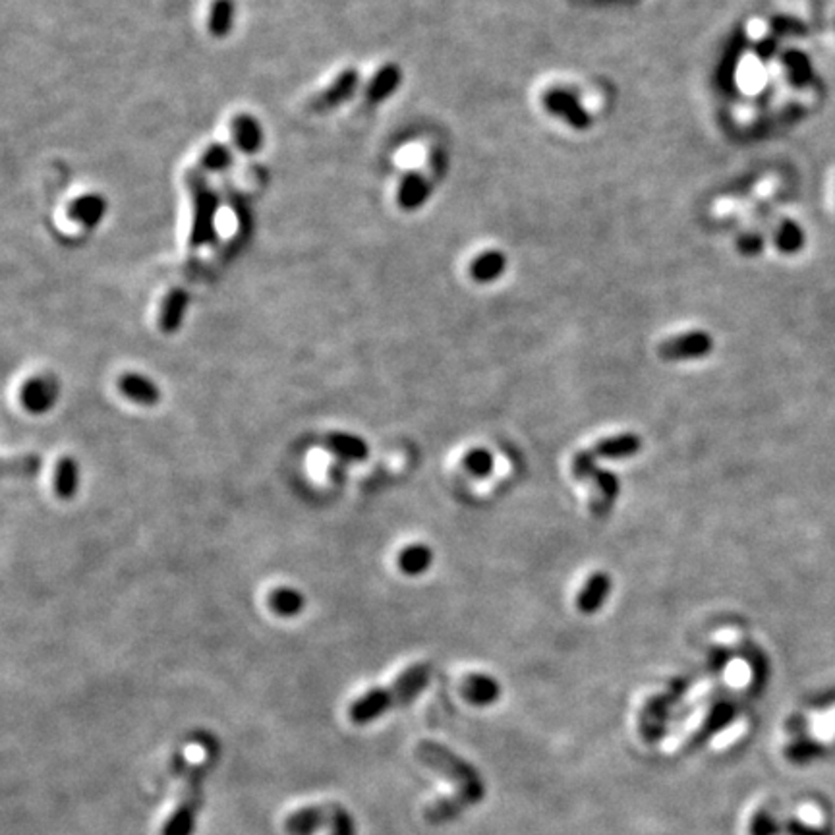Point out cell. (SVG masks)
<instances>
[{"instance_id":"obj_9","label":"cell","mask_w":835,"mask_h":835,"mask_svg":"<svg viewBox=\"0 0 835 835\" xmlns=\"http://www.w3.org/2000/svg\"><path fill=\"white\" fill-rule=\"evenodd\" d=\"M58 398V383L53 376L29 377L20 389L22 407L31 414L49 412Z\"/></svg>"},{"instance_id":"obj_32","label":"cell","mask_w":835,"mask_h":835,"mask_svg":"<svg viewBox=\"0 0 835 835\" xmlns=\"http://www.w3.org/2000/svg\"><path fill=\"white\" fill-rule=\"evenodd\" d=\"M758 51H760V55H762L764 58L771 56L773 53H776V41H771V39L764 41L760 46H758Z\"/></svg>"},{"instance_id":"obj_25","label":"cell","mask_w":835,"mask_h":835,"mask_svg":"<svg viewBox=\"0 0 835 835\" xmlns=\"http://www.w3.org/2000/svg\"><path fill=\"white\" fill-rule=\"evenodd\" d=\"M267 603L273 613L281 615V617H294L304 611L306 598L300 590H297V588L281 586V588H275V590L269 594Z\"/></svg>"},{"instance_id":"obj_22","label":"cell","mask_w":835,"mask_h":835,"mask_svg":"<svg viewBox=\"0 0 835 835\" xmlns=\"http://www.w3.org/2000/svg\"><path fill=\"white\" fill-rule=\"evenodd\" d=\"M431 563H433V551L426 544H412L402 549L397 557V565L407 577L424 575V572L431 567Z\"/></svg>"},{"instance_id":"obj_11","label":"cell","mask_w":835,"mask_h":835,"mask_svg":"<svg viewBox=\"0 0 835 835\" xmlns=\"http://www.w3.org/2000/svg\"><path fill=\"white\" fill-rule=\"evenodd\" d=\"M116 387L122 397H126L139 407H157L163 397L157 383L142 374H136V371L122 374L116 381Z\"/></svg>"},{"instance_id":"obj_5","label":"cell","mask_w":835,"mask_h":835,"mask_svg":"<svg viewBox=\"0 0 835 835\" xmlns=\"http://www.w3.org/2000/svg\"><path fill=\"white\" fill-rule=\"evenodd\" d=\"M572 472L578 479H592L599 489V501L592 503L594 513L598 517H606L615 505L619 493H621V482L609 470H599L596 464V455L592 451H580L572 458Z\"/></svg>"},{"instance_id":"obj_10","label":"cell","mask_w":835,"mask_h":835,"mask_svg":"<svg viewBox=\"0 0 835 835\" xmlns=\"http://www.w3.org/2000/svg\"><path fill=\"white\" fill-rule=\"evenodd\" d=\"M544 103L551 115H557L563 120H567L570 128H575V130L590 128V122H592L590 115L584 111V106L578 103L575 96H572V93L565 89H553L548 93Z\"/></svg>"},{"instance_id":"obj_15","label":"cell","mask_w":835,"mask_h":835,"mask_svg":"<svg viewBox=\"0 0 835 835\" xmlns=\"http://www.w3.org/2000/svg\"><path fill=\"white\" fill-rule=\"evenodd\" d=\"M230 134L235 146L247 155H254L263 146V130L259 126L257 118L252 115L240 113L230 120Z\"/></svg>"},{"instance_id":"obj_29","label":"cell","mask_w":835,"mask_h":835,"mask_svg":"<svg viewBox=\"0 0 835 835\" xmlns=\"http://www.w3.org/2000/svg\"><path fill=\"white\" fill-rule=\"evenodd\" d=\"M464 468H467L474 478H488L493 472V457L486 448H472V451L464 457Z\"/></svg>"},{"instance_id":"obj_16","label":"cell","mask_w":835,"mask_h":835,"mask_svg":"<svg viewBox=\"0 0 835 835\" xmlns=\"http://www.w3.org/2000/svg\"><path fill=\"white\" fill-rule=\"evenodd\" d=\"M611 588H613V582L608 572H596V575L588 578V582L582 588V592L578 594V599H577L578 609L586 615H592L599 611L603 608V603L608 601L611 594Z\"/></svg>"},{"instance_id":"obj_3","label":"cell","mask_w":835,"mask_h":835,"mask_svg":"<svg viewBox=\"0 0 835 835\" xmlns=\"http://www.w3.org/2000/svg\"><path fill=\"white\" fill-rule=\"evenodd\" d=\"M186 190L192 199V228H190V247L209 246L216 240V211H219V196L211 188V184L201 168H188L184 175Z\"/></svg>"},{"instance_id":"obj_23","label":"cell","mask_w":835,"mask_h":835,"mask_svg":"<svg viewBox=\"0 0 835 835\" xmlns=\"http://www.w3.org/2000/svg\"><path fill=\"white\" fill-rule=\"evenodd\" d=\"M462 694L464 699L476 706H486L491 704L493 700H498L499 696V685L495 683L491 677L486 675H470L464 679L462 685Z\"/></svg>"},{"instance_id":"obj_31","label":"cell","mask_w":835,"mask_h":835,"mask_svg":"<svg viewBox=\"0 0 835 835\" xmlns=\"http://www.w3.org/2000/svg\"><path fill=\"white\" fill-rule=\"evenodd\" d=\"M737 247L740 254L745 256H756L764 250V236L758 235V232H750V235H742L737 242Z\"/></svg>"},{"instance_id":"obj_27","label":"cell","mask_w":835,"mask_h":835,"mask_svg":"<svg viewBox=\"0 0 835 835\" xmlns=\"http://www.w3.org/2000/svg\"><path fill=\"white\" fill-rule=\"evenodd\" d=\"M773 242H776V247L781 254L795 256L802 250L804 244H807V235H804L802 226L797 221L785 219L778 226L776 235H773Z\"/></svg>"},{"instance_id":"obj_12","label":"cell","mask_w":835,"mask_h":835,"mask_svg":"<svg viewBox=\"0 0 835 835\" xmlns=\"http://www.w3.org/2000/svg\"><path fill=\"white\" fill-rule=\"evenodd\" d=\"M323 447L337 458L347 462H362L369 457V447L364 438L348 431H331L323 441Z\"/></svg>"},{"instance_id":"obj_8","label":"cell","mask_w":835,"mask_h":835,"mask_svg":"<svg viewBox=\"0 0 835 835\" xmlns=\"http://www.w3.org/2000/svg\"><path fill=\"white\" fill-rule=\"evenodd\" d=\"M338 804H316L294 810L285 820V830L288 835H314L323 828H333Z\"/></svg>"},{"instance_id":"obj_1","label":"cell","mask_w":835,"mask_h":835,"mask_svg":"<svg viewBox=\"0 0 835 835\" xmlns=\"http://www.w3.org/2000/svg\"><path fill=\"white\" fill-rule=\"evenodd\" d=\"M416 756L424 766L439 771L443 778L457 785L455 797H445L438 802L429 804L426 809L424 816L429 824L447 822L448 818L457 816L462 809H467L470 804L482 799L484 783L479 780L478 771L467 760H462L460 756L441 747L439 742L422 740L416 749Z\"/></svg>"},{"instance_id":"obj_20","label":"cell","mask_w":835,"mask_h":835,"mask_svg":"<svg viewBox=\"0 0 835 835\" xmlns=\"http://www.w3.org/2000/svg\"><path fill=\"white\" fill-rule=\"evenodd\" d=\"M781 66L785 70L787 82L793 87H807L814 80V66L812 60L807 53H802L799 49L787 51L781 56Z\"/></svg>"},{"instance_id":"obj_18","label":"cell","mask_w":835,"mask_h":835,"mask_svg":"<svg viewBox=\"0 0 835 835\" xmlns=\"http://www.w3.org/2000/svg\"><path fill=\"white\" fill-rule=\"evenodd\" d=\"M402 80V72L397 65H385L376 72V75L371 77L369 84L366 86V101L367 103H381L385 99H389L397 87L400 86Z\"/></svg>"},{"instance_id":"obj_6","label":"cell","mask_w":835,"mask_h":835,"mask_svg":"<svg viewBox=\"0 0 835 835\" xmlns=\"http://www.w3.org/2000/svg\"><path fill=\"white\" fill-rule=\"evenodd\" d=\"M711 350H714V338L704 331H690L665 340L659 345L658 354L665 362H687L700 360Z\"/></svg>"},{"instance_id":"obj_4","label":"cell","mask_w":835,"mask_h":835,"mask_svg":"<svg viewBox=\"0 0 835 835\" xmlns=\"http://www.w3.org/2000/svg\"><path fill=\"white\" fill-rule=\"evenodd\" d=\"M209 762L196 764L186 776L182 795L175 812L168 816L161 835H192L196 820L204 804V780L207 776Z\"/></svg>"},{"instance_id":"obj_30","label":"cell","mask_w":835,"mask_h":835,"mask_svg":"<svg viewBox=\"0 0 835 835\" xmlns=\"http://www.w3.org/2000/svg\"><path fill=\"white\" fill-rule=\"evenodd\" d=\"M331 835H356L354 818L350 816V812L345 807H340V804H338V810H337L335 824L331 828Z\"/></svg>"},{"instance_id":"obj_13","label":"cell","mask_w":835,"mask_h":835,"mask_svg":"<svg viewBox=\"0 0 835 835\" xmlns=\"http://www.w3.org/2000/svg\"><path fill=\"white\" fill-rule=\"evenodd\" d=\"M190 306V294L184 288H173L166 292L159 309V329L165 335H173L182 327L186 309Z\"/></svg>"},{"instance_id":"obj_17","label":"cell","mask_w":835,"mask_h":835,"mask_svg":"<svg viewBox=\"0 0 835 835\" xmlns=\"http://www.w3.org/2000/svg\"><path fill=\"white\" fill-rule=\"evenodd\" d=\"M642 448V439L637 436V433H621V436L608 438L598 441L590 451L599 457V458H629L639 455Z\"/></svg>"},{"instance_id":"obj_24","label":"cell","mask_w":835,"mask_h":835,"mask_svg":"<svg viewBox=\"0 0 835 835\" xmlns=\"http://www.w3.org/2000/svg\"><path fill=\"white\" fill-rule=\"evenodd\" d=\"M235 0H213L207 20V29L211 37L225 39L232 31V25H235Z\"/></svg>"},{"instance_id":"obj_19","label":"cell","mask_w":835,"mask_h":835,"mask_svg":"<svg viewBox=\"0 0 835 835\" xmlns=\"http://www.w3.org/2000/svg\"><path fill=\"white\" fill-rule=\"evenodd\" d=\"M80 489V464L72 457H62L55 468V493L62 501H72Z\"/></svg>"},{"instance_id":"obj_26","label":"cell","mask_w":835,"mask_h":835,"mask_svg":"<svg viewBox=\"0 0 835 835\" xmlns=\"http://www.w3.org/2000/svg\"><path fill=\"white\" fill-rule=\"evenodd\" d=\"M507 267V259L501 252H486L474 259L470 275L476 283H493L503 275Z\"/></svg>"},{"instance_id":"obj_28","label":"cell","mask_w":835,"mask_h":835,"mask_svg":"<svg viewBox=\"0 0 835 835\" xmlns=\"http://www.w3.org/2000/svg\"><path fill=\"white\" fill-rule=\"evenodd\" d=\"M235 165V155L225 144H211L204 149L199 157V168L204 173H223Z\"/></svg>"},{"instance_id":"obj_21","label":"cell","mask_w":835,"mask_h":835,"mask_svg":"<svg viewBox=\"0 0 835 835\" xmlns=\"http://www.w3.org/2000/svg\"><path fill=\"white\" fill-rule=\"evenodd\" d=\"M428 196H429L428 180L422 175L410 173V175H407L405 178H402V182L398 186L397 201H398V206L405 211H414V209L424 206V201L428 199Z\"/></svg>"},{"instance_id":"obj_2","label":"cell","mask_w":835,"mask_h":835,"mask_svg":"<svg viewBox=\"0 0 835 835\" xmlns=\"http://www.w3.org/2000/svg\"><path fill=\"white\" fill-rule=\"evenodd\" d=\"M431 668L428 663H414L400 673L389 687H377L364 692L348 708V718L354 725H366L379 719L397 706H407L420 696L429 685Z\"/></svg>"},{"instance_id":"obj_7","label":"cell","mask_w":835,"mask_h":835,"mask_svg":"<svg viewBox=\"0 0 835 835\" xmlns=\"http://www.w3.org/2000/svg\"><path fill=\"white\" fill-rule=\"evenodd\" d=\"M360 86V74L354 68H347L340 72L335 80L319 91L317 96L309 101V108L314 113H329L335 111L337 106L345 105L356 96V89Z\"/></svg>"},{"instance_id":"obj_14","label":"cell","mask_w":835,"mask_h":835,"mask_svg":"<svg viewBox=\"0 0 835 835\" xmlns=\"http://www.w3.org/2000/svg\"><path fill=\"white\" fill-rule=\"evenodd\" d=\"M106 213V201L101 194H84L74 197L68 206L70 221L84 228H96Z\"/></svg>"}]
</instances>
